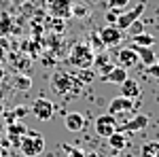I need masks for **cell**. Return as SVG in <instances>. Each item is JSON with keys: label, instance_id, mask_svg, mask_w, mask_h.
I'll use <instances>...</instances> for the list:
<instances>
[{"label": "cell", "instance_id": "cell-15", "mask_svg": "<svg viewBox=\"0 0 159 157\" xmlns=\"http://www.w3.org/2000/svg\"><path fill=\"white\" fill-rule=\"evenodd\" d=\"M104 83H112V85H121L125 79H127V68H121V66H112V70L110 72H106V74H102L100 76Z\"/></svg>", "mask_w": 159, "mask_h": 157}, {"label": "cell", "instance_id": "cell-3", "mask_svg": "<svg viewBox=\"0 0 159 157\" xmlns=\"http://www.w3.org/2000/svg\"><path fill=\"white\" fill-rule=\"evenodd\" d=\"M93 58H96V53H93V49L89 47L87 43H76L70 49L68 62H70V66H74L76 70H85V68H91Z\"/></svg>", "mask_w": 159, "mask_h": 157}, {"label": "cell", "instance_id": "cell-12", "mask_svg": "<svg viewBox=\"0 0 159 157\" xmlns=\"http://www.w3.org/2000/svg\"><path fill=\"white\" fill-rule=\"evenodd\" d=\"M138 64V53H136L132 47H125V49H119L117 53V66L121 68H132Z\"/></svg>", "mask_w": 159, "mask_h": 157}, {"label": "cell", "instance_id": "cell-4", "mask_svg": "<svg viewBox=\"0 0 159 157\" xmlns=\"http://www.w3.org/2000/svg\"><path fill=\"white\" fill-rule=\"evenodd\" d=\"M19 149L25 157H38L45 151V138L38 132H25L19 140Z\"/></svg>", "mask_w": 159, "mask_h": 157}, {"label": "cell", "instance_id": "cell-17", "mask_svg": "<svg viewBox=\"0 0 159 157\" xmlns=\"http://www.w3.org/2000/svg\"><path fill=\"white\" fill-rule=\"evenodd\" d=\"M121 96L123 98H129V100H136V98H140V85H138V81H134V79H125L121 85Z\"/></svg>", "mask_w": 159, "mask_h": 157}, {"label": "cell", "instance_id": "cell-18", "mask_svg": "<svg viewBox=\"0 0 159 157\" xmlns=\"http://www.w3.org/2000/svg\"><path fill=\"white\" fill-rule=\"evenodd\" d=\"M106 140H108V146L112 149V151H123V149L127 146V138H125V134L119 132V130H117L115 134H110Z\"/></svg>", "mask_w": 159, "mask_h": 157}, {"label": "cell", "instance_id": "cell-28", "mask_svg": "<svg viewBox=\"0 0 159 157\" xmlns=\"http://www.w3.org/2000/svg\"><path fill=\"white\" fill-rule=\"evenodd\" d=\"M25 113H28V109H25V106H15V115H17V117H24Z\"/></svg>", "mask_w": 159, "mask_h": 157}, {"label": "cell", "instance_id": "cell-7", "mask_svg": "<svg viewBox=\"0 0 159 157\" xmlns=\"http://www.w3.org/2000/svg\"><path fill=\"white\" fill-rule=\"evenodd\" d=\"M93 127H96V134L98 136H102V138H108L110 134H115L117 130H119V123H117V119L112 117V115H100L98 119H96V123H93Z\"/></svg>", "mask_w": 159, "mask_h": 157}, {"label": "cell", "instance_id": "cell-23", "mask_svg": "<svg viewBox=\"0 0 159 157\" xmlns=\"http://www.w3.org/2000/svg\"><path fill=\"white\" fill-rule=\"evenodd\" d=\"M127 32H129L132 36H136V34H142V32H144V24H142L140 19H136L134 24H132L129 28H127Z\"/></svg>", "mask_w": 159, "mask_h": 157}, {"label": "cell", "instance_id": "cell-30", "mask_svg": "<svg viewBox=\"0 0 159 157\" xmlns=\"http://www.w3.org/2000/svg\"><path fill=\"white\" fill-rule=\"evenodd\" d=\"M2 79H4V68L0 66V81H2Z\"/></svg>", "mask_w": 159, "mask_h": 157}, {"label": "cell", "instance_id": "cell-9", "mask_svg": "<svg viewBox=\"0 0 159 157\" xmlns=\"http://www.w3.org/2000/svg\"><path fill=\"white\" fill-rule=\"evenodd\" d=\"M98 36L104 47H119L123 40V30H119L117 25H106L98 32Z\"/></svg>", "mask_w": 159, "mask_h": 157}, {"label": "cell", "instance_id": "cell-20", "mask_svg": "<svg viewBox=\"0 0 159 157\" xmlns=\"http://www.w3.org/2000/svg\"><path fill=\"white\" fill-rule=\"evenodd\" d=\"M132 45H140V47H153L155 45V38L151 36V34H136V36H132Z\"/></svg>", "mask_w": 159, "mask_h": 157}, {"label": "cell", "instance_id": "cell-33", "mask_svg": "<svg viewBox=\"0 0 159 157\" xmlns=\"http://www.w3.org/2000/svg\"><path fill=\"white\" fill-rule=\"evenodd\" d=\"M157 64H159V55H157Z\"/></svg>", "mask_w": 159, "mask_h": 157}, {"label": "cell", "instance_id": "cell-16", "mask_svg": "<svg viewBox=\"0 0 159 157\" xmlns=\"http://www.w3.org/2000/svg\"><path fill=\"white\" fill-rule=\"evenodd\" d=\"M91 66H96V70H98L100 76H102V74H106V72L112 70L115 62H112V58L106 55V53H96V58H93V64H91Z\"/></svg>", "mask_w": 159, "mask_h": 157}, {"label": "cell", "instance_id": "cell-24", "mask_svg": "<svg viewBox=\"0 0 159 157\" xmlns=\"http://www.w3.org/2000/svg\"><path fill=\"white\" fill-rule=\"evenodd\" d=\"M76 76L81 79V83H91V81H93V70H91V68L79 70V74H76Z\"/></svg>", "mask_w": 159, "mask_h": 157}, {"label": "cell", "instance_id": "cell-1", "mask_svg": "<svg viewBox=\"0 0 159 157\" xmlns=\"http://www.w3.org/2000/svg\"><path fill=\"white\" fill-rule=\"evenodd\" d=\"M51 87L53 91H57L60 96L68 98V91H74V96H79V91L83 89V83L76 74H68V72H55L51 76Z\"/></svg>", "mask_w": 159, "mask_h": 157}, {"label": "cell", "instance_id": "cell-13", "mask_svg": "<svg viewBox=\"0 0 159 157\" xmlns=\"http://www.w3.org/2000/svg\"><path fill=\"white\" fill-rule=\"evenodd\" d=\"M28 132V127H25L21 121H13L7 125V136H9V140H11L13 146H19V140H21V136Z\"/></svg>", "mask_w": 159, "mask_h": 157}, {"label": "cell", "instance_id": "cell-14", "mask_svg": "<svg viewBox=\"0 0 159 157\" xmlns=\"http://www.w3.org/2000/svg\"><path fill=\"white\" fill-rule=\"evenodd\" d=\"M132 49L138 53V62H140L142 66H151V64H155V62H157V53H155V49H153V47L132 45Z\"/></svg>", "mask_w": 159, "mask_h": 157}, {"label": "cell", "instance_id": "cell-19", "mask_svg": "<svg viewBox=\"0 0 159 157\" xmlns=\"http://www.w3.org/2000/svg\"><path fill=\"white\" fill-rule=\"evenodd\" d=\"M140 157H159V140H148L140 146Z\"/></svg>", "mask_w": 159, "mask_h": 157}, {"label": "cell", "instance_id": "cell-27", "mask_svg": "<svg viewBox=\"0 0 159 157\" xmlns=\"http://www.w3.org/2000/svg\"><path fill=\"white\" fill-rule=\"evenodd\" d=\"M148 68V74H153L155 79H159V64L155 62V64H151V66H147Z\"/></svg>", "mask_w": 159, "mask_h": 157}, {"label": "cell", "instance_id": "cell-21", "mask_svg": "<svg viewBox=\"0 0 159 157\" xmlns=\"http://www.w3.org/2000/svg\"><path fill=\"white\" fill-rule=\"evenodd\" d=\"M15 87H19V89H30V87H32V79L25 76V74H17V79H15Z\"/></svg>", "mask_w": 159, "mask_h": 157}, {"label": "cell", "instance_id": "cell-31", "mask_svg": "<svg viewBox=\"0 0 159 157\" xmlns=\"http://www.w3.org/2000/svg\"><path fill=\"white\" fill-rule=\"evenodd\" d=\"M85 157H100V155H98V153H87Z\"/></svg>", "mask_w": 159, "mask_h": 157}, {"label": "cell", "instance_id": "cell-2", "mask_svg": "<svg viewBox=\"0 0 159 157\" xmlns=\"http://www.w3.org/2000/svg\"><path fill=\"white\" fill-rule=\"evenodd\" d=\"M108 115H112V117L117 119V123L121 125V123H125L132 115H136V102L129 100V98H123V96L112 98L108 102Z\"/></svg>", "mask_w": 159, "mask_h": 157}, {"label": "cell", "instance_id": "cell-22", "mask_svg": "<svg viewBox=\"0 0 159 157\" xmlns=\"http://www.w3.org/2000/svg\"><path fill=\"white\" fill-rule=\"evenodd\" d=\"M129 4V0H108V9H112V11H119L121 13L125 7Z\"/></svg>", "mask_w": 159, "mask_h": 157}, {"label": "cell", "instance_id": "cell-25", "mask_svg": "<svg viewBox=\"0 0 159 157\" xmlns=\"http://www.w3.org/2000/svg\"><path fill=\"white\" fill-rule=\"evenodd\" d=\"M72 15L74 17H85L87 15V7L85 4H72Z\"/></svg>", "mask_w": 159, "mask_h": 157}, {"label": "cell", "instance_id": "cell-11", "mask_svg": "<svg viewBox=\"0 0 159 157\" xmlns=\"http://www.w3.org/2000/svg\"><path fill=\"white\" fill-rule=\"evenodd\" d=\"M49 11L57 19L72 17V2L70 0H49Z\"/></svg>", "mask_w": 159, "mask_h": 157}, {"label": "cell", "instance_id": "cell-29", "mask_svg": "<svg viewBox=\"0 0 159 157\" xmlns=\"http://www.w3.org/2000/svg\"><path fill=\"white\" fill-rule=\"evenodd\" d=\"M4 55H7V53H4V49H0V62H4Z\"/></svg>", "mask_w": 159, "mask_h": 157}, {"label": "cell", "instance_id": "cell-6", "mask_svg": "<svg viewBox=\"0 0 159 157\" xmlns=\"http://www.w3.org/2000/svg\"><path fill=\"white\" fill-rule=\"evenodd\" d=\"M148 123H151V117H148V115H144V113H136V115H132L125 123L119 125V132H129V134L142 132V130L148 127Z\"/></svg>", "mask_w": 159, "mask_h": 157}, {"label": "cell", "instance_id": "cell-32", "mask_svg": "<svg viewBox=\"0 0 159 157\" xmlns=\"http://www.w3.org/2000/svg\"><path fill=\"white\" fill-rule=\"evenodd\" d=\"M2 153H4V146L0 145V157H2Z\"/></svg>", "mask_w": 159, "mask_h": 157}, {"label": "cell", "instance_id": "cell-10", "mask_svg": "<svg viewBox=\"0 0 159 157\" xmlns=\"http://www.w3.org/2000/svg\"><path fill=\"white\" fill-rule=\"evenodd\" d=\"M85 115L83 113H79V110H72V113H68L66 117H64V127L68 130V132H74V134H79V132H83L85 130Z\"/></svg>", "mask_w": 159, "mask_h": 157}, {"label": "cell", "instance_id": "cell-8", "mask_svg": "<svg viewBox=\"0 0 159 157\" xmlns=\"http://www.w3.org/2000/svg\"><path fill=\"white\" fill-rule=\"evenodd\" d=\"M142 13H144V4H138L136 9H129V11H121L119 17H117V21H115V25L119 30H123V32H127V28L134 24L136 19H140Z\"/></svg>", "mask_w": 159, "mask_h": 157}, {"label": "cell", "instance_id": "cell-5", "mask_svg": "<svg viewBox=\"0 0 159 157\" xmlns=\"http://www.w3.org/2000/svg\"><path fill=\"white\" fill-rule=\"evenodd\" d=\"M30 113H32L38 121H51L53 115H55V104L51 102L49 98H36L34 104L30 106Z\"/></svg>", "mask_w": 159, "mask_h": 157}, {"label": "cell", "instance_id": "cell-26", "mask_svg": "<svg viewBox=\"0 0 159 157\" xmlns=\"http://www.w3.org/2000/svg\"><path fill=\"white\" fill-rule=\"evenodd\" d=\"M117 17H119V11H112V9H108V13H106V21H108L110 25H115Z\"/></svg>", "mask_w": 159, "mask_h": 157}]
</instances>
